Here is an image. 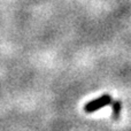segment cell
<instances>
[{
    "label": "cell",
    "instance_id": "1",
    "mask_svg": "<svg viewBox=\"0 0 131 131\" xmlns=\"http://www.w3.org/2000/svg\"><path fill=\"white\" fill-rule=\"evenodd\" d=\"M113 102V98L111 97L109 94H102L100 97L95 98V99L91 100V101L86 102L84 105V112L88 114L94 113V112L99 111V109L104 108V107L108 106Z\"/></svg>",
    "mask_w": 131,
    "mask_h": 131
},
{
    "label": "cell",
    "instance_id": "2",
    "mask_svg": "<svg viewBox=\"0 0 131 131\" xmlns=\"http://www.w3.org/2000/svg\"><path fill=\"white\" fill-rule=\"evenodd\" d=\"M111 106H112V118L115 121H118L121 117V112H122V101L118 99L113 100Z\"/></svg>",
    "mask_w": 131,
    "mask_h": 131
}]
</instances>
